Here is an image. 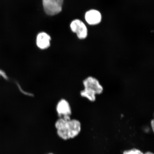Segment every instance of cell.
Wrapping results in <instances>:
<instances>
[{"mask_svg":"<svg viewBox=\"0 0 154 154\" xmlns=\"http://www.w3.org/2000/svg\"><path fill=\"white\" fill-rule=\"evenodd\" d=\"M54 125L57 136L64 140L75 138L80 134L82 129L80 121L72 117H59Z\"/></svg>","mask_w":154,"mask_h":154,"instance_id":"1","label":"cell"},{"mask_svg":"<svg viewBox=\"0 0 154 154\" xmlns=\"http://www.w3.org/2000/svg\"><path fill=\"white\" fill-rule=\"evenodd\" d=\"M82 84L84 89L80 91V96L90 102H95L96 100V96L103 93V86L99 80L95 77H86L83 80Z\"/></svg>","mask_w":154,"mask_h":154,"instance_id":"2","label":"cell"},{"mask_svg":"<svg viewBox=\"0 0 154 154\" xmlns=\"http://www.w3.org/2000/svg\"><path fill=\"white\" fill-rule=\"evenodd\" d=\"M63 0H43L45 12L50 15L59 14L62 9Z\"/></svg>","mask_w":154,"mask_h":154,"instance_id":"3","label":"cell"},{"mask_svg":"<svg viewBox=\"0 0 154 154\" xmlns=\"http://www.w3.org/2000/svg\"><path fill=\"white\" fill-rule=\"evenodd\" d=\"M56 111L59 117H71L72 106L68 100L65 99L60 100L56 106Z\"/></svg>","mask_w":154,"mask_h":154,"instance_id":"4","label":"cell"},{"mask_svg":"<svg viewBox=\"0 0 154 154\" xmlns=\"http://www.w3.org/2000/svg\"><path fill=\"white\" fill-rule=\"evenodd\" d=\"M70 27L72 31L76 34L79 39H85L87 37L88 29L82 21L79 19L73 20L71 23Z\"/></svg>","mask_w":154,"mask_h":154,"instance_id":"5","label":"cell"},{"mask_svg":"<svg viewBox=\"0 0 154 154\" xmlns=\"http://www.w3.org/2000/svg\"><path fill=\"white\" fill-rule=\"evenodd\" d=\"M85 17L88 23L91 26L99 24L102 19L100 12L95 9H91L87 11Z\"/></svg>","mask_w":154,"mask_h":154,"instance_id":"6","label":"cell"},{"mask_svg":"<svg viewBox=\"0 0 154 154\" xmlns=\"http://www.w3.org/2000/svg\"><path fill=\"white\" fill-rule=\"evenodd\" d=\"M51 36L47 33L44 32H40L36 37V45L40 49H47L51 45Z\"/></svg>","mask_w":154,"mask_h":154,"instance_id":"7","label":"cell"},{"mask_svg":"<svg viewBox=\"0 0 154 154\" xmlns=\"http://www.w3.org/2000/svg\"><path fill=\"white\" fill-rule=\"evenodd\" d=\"M123 154H144L141 150L135 148L125 150L123 152Z\"/></svg>","mask_w":154,"mask_h":154,"instance_id":"8","label":"cell"},{"mask_svg":"<svg viewBox=\"0 0 154 154\" xmlns=\"http://www.w3.org/2000/svg\"><path fill=\"white\" fill-rule=\"evenodd\" d=\"M0 76L2 77L4 79H7L8 77L5 72L0 69Z\"/></svg>","mask_w":154,"mask_h":154,"instance_id":"9","label":"cell"},{"mask_svg":"<svg viewBox=\"0 0 154 154\" xmlns=\"http://www.w3.org/2000/svg\"><path fill=\"white\" fill-rule=\"evenodd\" d=\"M151 126L152 130L154 132V120H152L151 122Z\"/></svg>","mask_w":154,"mask_h":154,"instance_id":"10","label":"cell"},{"mask_svg":"<svg viewBox=\"0 0 154 154\" xmlns=\"http://www.w3.org/2000/svg\"><path fill=\"white\" fill-rule=\"evenodd\" d=\"M144 154H154V153L151 152L147 151L146 152V153H144Z\"/></svg>","mask_w":154,"mask_h":154,"instance_id":"11","label":"cell"},{"mask_svg":"<svg viewBox=\"0 0 154 154\" xmlns=\"http://www.w3.org/2000/svg\"><path fill=\"white\" fill-rule=\"evenodd\" d=\"M54 154L52 153H48V154Z\"/></svg>","mask_w":154,"mask_h":154,"instance_id":"12","label":"cell"}]
</instances>
